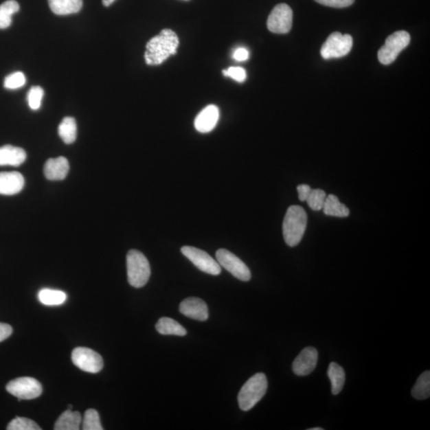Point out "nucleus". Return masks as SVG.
<instances>
[{"label": "nucleus", "mask_w": 430, "mask_h": 430, "mask_svg": "<svg viewBox=\"0 0 430 430\" xmlns=\"http://www.w3.org/2000/svg\"><path fill=\"white\" fill-rule=\"evenodd\" d=\"M179 44L177 34L172 30L163 29L147 43V51L144 53L145 61L148 65L162 64L171 55L177 54Z\"/></svg>", "instance_id": "f257e3e1"}, {"label": "nucleus", "mask_w": 430, "mask_h": 430, "mask_svg": "<svg viewBox=\"0 0 430 430\" xmlns=\"http://www.w3.org/2000/svg\"><path fill=\"white\" fill-rule=\"evenodd\" d=\"M308 223V215L302 207H289L283 222V236L288 246L294 247L301 242Z\"/></svg>", "instance_id": "f03ea898"}, {"label": "nucleus", "mask_w": 430, "mask_h": 430, "mask_svg": "<svg viewBox=\"0 0 430 430\" xmlns=\"http://www.w3.org/2000/svg\"><path fill=\"white\" fill-rule=\"evenodd\" d=\"M268 381L266 374H254L243 385L238 396L239 407L243 411H251L261 401L267 392Z\"/></svg>", "instance_id": "7ed1b4c3"}, {"label": "nucleus", "mask_w": 430, "mask_h": 430, "mask_svg": "<svg viewBox=\"0 0 430 430\" xmlns=\"http://www.w3.org/2000/svg\"><path fill=\"white\" fill-rule=\"evenodd\" d=\"M127 272L130 286L134 288L144 287L151 276L148 260L142 252L131 249L127 254Z\"/></svg>", "instance_id": "20e7f679"}, {"label": "nucleus", "mask_w": 430, "mask_h": 430, "mask_svg": "<svg viewBox=\"0 0 430 430\" xmlns=\"http://www.w3.org/2000/svg\"><path fill=\"white\" fill-rule=\"evenodd\" d=\"M411 43V36L405 31H399L391 34L380 48L378 53L379 62L383 65L392 64L396 60L398 54Z\"/></svg>", "instance_id": "39448f33"}, {"label": "nucleus", "mask_w": 430, "mask_h": 430, "mask_svg": "<svg viewBox=\"0 0 430 430\" xmlns=\"http://www.w3.org/2000/svg\"><path fill=\"white\" fill-rule=\"evenodd\" d=\"M352 45L353 39L350 34L332 33L322 46L321 56L327 60L346 56L352 51Z\"/></svg>", "instance_id": "423d86ee"}, {"label": "nucleus", "mask_w": 430, "mask_h": 430, "mask_svg": "<svg viewBox=\"0 0 430 430\" xmlns=\"http://www.w3.org/2000/svg\"><path fill=\"white\" fill-rule=\"evenodd\" d=\"M8 393L20 400H32L40 396L43 387L37 379L31 377H22L9 382L6 387Z\"/></svg>", "instance_id": "0eeeda50"}, {"label": "nucleus", "mask_w": 430, "mask_h": 430, "mask_svg": "<svg viewBox=\"0 0 430 430\" xmlns=\"http://www.w3.org/2000/svg\"><path fill=\"white\" fill-rule=\"evenodd\" d=\"M217 262L220 267L226 269L234 277L242 282L251 279V270L236 255L225 249H219L216 252Z\"/></svg>", "instance_id": "6e6552de"}, {"label": "nucleus", "mask_w": 430, "mask_h": 430, "mask_svg": "<svg viewBox=\"0 0 430 430\" xmlns=\"http://www.w3.org/2000/svg\"><path fill=\"white\" fill-rule=\"evenodd\" d=\"M293 10L286 3L273 9L267 20V27L274 34H287L293 26Z\"/></svg>", "instance_id": "1a4fd4ad"}, {"label": "nucleus", "mask_w": 430, "mask_h": 430, "mask_svg": "<svg viewBox=\"0 0 430 430\" xmlns=\"http://www.w3.org/2000/svg\"><path fill=\"white\" fill-rule=\"evenodd\" d=\"M181 252L201 271L217 276L221 273V267L217 261L202 249L193 247H183Z\"/></svg>", "instance_id": "9d476101"}, {"label": "nucleus", "mask_w": 430, "mask_h": 430, "mask_svg": "<svg viewBox=\"0 0 430 430\" xmlns=\"http://www.w3.org/2000/svg\"><path fill=\"white\" fill-rule=\"evenodd\" d=\"M72 361L80 370L89 373H98L104 367L102 357L87 348H75L72 352Z\"/></svg>", "instance_id": "9b49d317"}, {"label": "nucleus", "mask_w": 430, "mask_h": 430, "mask_svg": "<svg viewBox=\"0 0 430 430\" xmlns=\"http://www.w3.org/2000/svg\"><path fill=\"white\" fill-rule=\"evenodd\" d=\"M317 350L313 347L304 348L294 360L293 371L298 376H307L317 367Z\"/></svg>", "instance_id": "f8f14e48"}, {"label": "nucleus", "mask_w": 430, "mask_h": 430, "mask_svg": "<svg viewBox=\"0 0 430 430\" xmlns=\"http://www.w3.org/2000/svg\"><path fill=\"white\" fill-rule=\"evenodd\" d=\"M179 312L185 317L206 321L209 317L208 307L203 299L197 297H189L183 299L179 305Z\"/></svg>", "instance_id": "ddd939ff"}, {"label": "nucleus", "mask_w": 430, "mask_h": 430, "mask_svg": "<svg viewBox=\"0 0 430 430\" xmlns=\"http://www.w3.org/2000/svg\"><path fill=\"white\" fill-rule=\"evenodd\" d=\"M25 179L21 173L0 172V194L14 196L23 191Z\"/></svg>", "instance_id": "4468645a"}, {"label": "nucleus", "mask_w": 430, "mask_h": 430, "mask_svg": "<svg viewBox=\"0 0 430 430\" xmlns=\"http://www.w3.org/2000/svg\"><path fill=\"white\" fill-rule=\"evenodd\" d=\"M219 118V110L216 106L211 104L200 112L194 120V127L199 133L212 132L216 126Z\"/></svg>", "instance_id": "2eb2a0df"}, {"label": "nucleus", "mask_w": 430, "mask_h": 430, "mask_svg": "<svg viewBox=\"0 0 430 430\" xmlns=\"http://www.w3.org/2000/svg\"><path fill=\"white\" fill-rule=\"evenodd\" d=\"M43 171L45 177L52 181L63 180L69 171V161L63 157L49 159L44 165Z\"/></svg>", "instance_id": "dca6fc26"}, {"label": "nucleus", "mask_w": 430, "mask_h": 430, "mask_svg": "<svg viewBox=\"0 0 430 430\" xmlns=\"http://www.w3.org/2000/svg\"><path fill=\"white\" fill-rule=\"evenodd\" d=\"M26 159L27 153L21 148L12 145H4L0 148V166L19 167Z\"/></svg>", "instance_id": "f3484780"}, {"label": "nucleus", "mask_w": 430, "mask_h": 430, "mask_svg": "<svg viewBox=\"0 0 430 430\" xmlns=\"http://www.w3.org/2000/svg\"><path fill=\"white\" fill-rule=\"evenodd\" d=\"M52 11L58 16H67L81 11L83 0H48Z\"/></svg>", "instance_id": "a211bd4d"}, {"label": "nucleus", "mask_w": 430, "mask_h": 430, "mask_svg": "<svg viewBox=\"0 0 430 430\" xmlns=\"http://www.w3.org/2000/svg\"><path fill=\"white\" fill-rule=\"evenodd\" d=\"M82 423L81 414L67 409L58 418L54 424L55 430H78Z\"/></svg>", "instance_id": "6ab92c4d"}, {"label": "nucleus", "mask_w": 430, "mask_h": 430, "mask_svg": "<svg viewBox=\"0 0 430 430\" xmlns=\"http://www.w3.org/2000/svg\"><path fill=\"white\" fill-rule=\"evenodd\" d=\"M322 210L324 213L328 215V216L347 218L350 214L348 207L341 203L339 199L334 194H329L327 196Z\"/></svg>", "instance_id": "aec40b11"}, {"label": "nucleus", "mask_w": 430, "mask_h": 430, "mask_svg": "<svg viewBox=\"0 0 430 430\" xmlns=\"http://www.w3.org/2000/svg\"><path fill=\"white\" fill-rule=\"evenodd\" d=\"M156 328L159 334L173 335V336L184 337L187 335V330L174 319L168 317H162L159 319Z\"/></svg>", "instance_id": "412c9836"}, {"label": "nucleus", "mask_w": 430, "mask_h": 430, "mask_svg": "<svg viewBox=\"0 0 430 430\" xmlns=\"http://www.w3.org/2000/svg\"><path fill=\"white\" fill-rule=\"evenodd\" d=\"M328 376L331 381L332 393L337 395L342 392L345 383L343 368L337 363H331L328 370Z\"/></svg>", "instance_id": "4be33fe9"}, {"label": "nucleus", "mask_w": 430, "mask_h": 430, "mask_svg": "<svg viewBox=\"0 0 430 430\" xmlns=\"http://www.w3.org/2000/svg\"><path fill=\"white\" fill-rule=\"evenodd\" d=\"M77 133V123L73 117H65L63 122L60 123L58 135L65 144H71L76 141Z\"/></svg>", "instance_id": "5701e85b"}, {"label": "nucleus", "mask_w": 430, "mask_h": 430, "mask_svg": "<svg viewBox=\"0 0 430 430\" xmlns=\"http://www.w3.org/2000/svg\"><path fill=\"white\" fill-rule=\"evenodd\" d=\"M39 302L47 306L61 305L67 301V294L60 290L43 288L38 293Z\"/></svg>", "instance_id": "b1692460"}, {"label": "nucleus", "mask_w": 430, "mask_h": 430, "mask_svg": "<svg viewBox=\"0 0 430 430\" xmlns=\"http://www.w3.org/2000/svg\"><path fill=\"white\" fill-rule=\"evenodd\" d=\"M19 4L16 0H8L0 5V29L11 26L13 14L19 11Z\"/></svg>", "instance_id": "393cba45"}, {"label": "nucleus", "mask_w": 430, "mask_h": 430, "mask_svg": "<svg viewBox=\"0 0 430 430\" xmlns=\"http://www.w3.org/2000/svg\"><path fill=\"white\" fill-rule=\"evenodd\" d=\"M412 395L418 400L427 399L430 396V372H425L419 376L412 389Z\"/></svg>", "instance_id": "a878e982"}, {"label": "nucleus", "mask_w": 430, "mask_h": 430, "mask_svg": "<svg viewBox=\"0 0 430 430\" xmlns=\"http://www.w3.org/2000/svg\"><path fill=\"white\" fill-rule=\"evenodd\" d=\"M327 194L321 189H312L306 200L310 208L315 212L321 211Z\"/></svg>", "instance_id": "bb28decb"}, {"label": "nucleus", "mask_w": 430, "mask_h": 430, "mask_svg": "<svg viewBox=\"0 0 430 430\" xmlns=\"http://www.w3.org/2000/svg\"><path fill=\"white\" fill-rule=\"evenodd\" d=\"M84 430H102L101 421H100V416L96 409H89L84 413V417L83 420Z\"/></svg>", "instance_id": "cd10ccee"}, {"label": "nucleus", "mask_w": 430, "mask_h": 430, "mask_svg": "<svg viewBox=\"0 0 430 430\" xmlns=\"http://www.w3.org/2000/svg\"><path fill=\"white\" fill-rule=\"evenodd\" d=\"M8 430H41L38 425L32 419L17 417L8 424Z\"/></svg>", "instance_id": "c85d7f7f"}, {"label": "nucleus", "mask_w": 430, "mask_h": 430, "mask_svg": "<svg viewBox=\"0 0 430 430\" xmlns=\"http://www.w3.org/2000/svg\"><path fill=\"white\" fill-rule=\"evenodd\" d=\"M26 77L22 72H14L4 80V87L8 89H17L26 84Z\"/></svg>", "instance_id": "c756f323"}, {"label": "nucleus", "mask_w": 430, "mask_h": 430, "mask_svg": "<svg viewBox=\"0 0 430 430\" xmlns=\"http://www.w3.org/2000/svg\"><path fill=\"white\" fill-rule=\"evenodd\" d=\"M44 91L40 87H33L27 93V102L30 108L32 110H38L41 107Z\"/></svg>", "instance_id": "7c9ffc66"}, {"label": "nucleus", "mask_w": 430, "mask_h": 430, "mask_svg": "<svg viewBox=\"0 0 430 430\" xmlns=\"http://www.w3.org/2000/svg\"><path fill=\"white\" fill-rule=\"evenodd\" d=\"M223 73L225 77L231 78L235 80V81L240 83L246 81V79L247 78L246 69L239 67H229V69H226V71H223Z\"/></svg>", "instance_id": "2f4dec72"}, {"label": "nucleus", "mask_w": 430, "mask_h": 430, "mask_svg": "<svg viewBox=\"0 0 430 430\" xmlns=\"http://www.w3.org/2000/svg\"><path fill=\"white\" fill-rule=\"evenodd\" d=\"M315 1L326 7L344 8L351 6L354 0H315Z\"/></svg>", "instance_id": "473e14b6"}, {"label": "nucleus", "mask_w": 430, "mask_h": 430, "mask_svg": "<svg viewBox=\"0 0 430 430\" xmlns=\"http://www.w3.org/2000/svg\"><path fill=\"white\" fill-rule=\"evenodd\" d=\"M249 53L248 49L244 47H240L233 54V58L238 62L247 61L249 59Z\"/></svg>", "instance_id": "72a5a7b5"}, {"label": "nucleus", "mask_w": 430, "mask_h": 430, "mask_svg": "<svg viewBox=\"0 0 430 430\" xmlns=\"http://www.w3.org/2000/svg\"><path fill=\"white\" fill-rule=\"evenodd\" d=\"M12 332L13 329L11 325L0 323V343L11 337Z\"/></svg>", "instance_id": "f704fd0d"}, {"label": "nucleus", "mask_w": 430, "mask_h": 430, "mask_svg": "<svg viewBox=\"0 0 430 430\" xmlns=\"http://www.w3.org/2000/svg\"><path fill=\"white\" fill-rule=\"evenodd\" d=\"M312 188H310L309 185L307 184H302L299 185L297 187V192L299 194V199L301 201H306L310 192H311Z\"/></svg>", "instance_id": "c9c22d12"}, {"label": "nucleus", "mask_w": 430, "mask_h": 430, "mask_svg": "<svg viewBox=\"0 0 430 430\" xmlns=\"http://www.w3.org/2000/svg\"><path fill=\"white\" fill-rule=\"evenodd\" d=\"M114 1L115 0H102V3L104 7H109L113 3Z\"/></svg>", "instance_id": "e433bc0d"}, {"label": "nucleus", "mask_w": 430, "mask_h": 430, "mask_svg": "<svg viewBox=\"0 0 430 430\" xmlns=\"http://www.w3.org/2000/svg\"><path fill=\"white\" fill-rule=\"evenodd\" d=\"M323 429H322V428H319V427H317V428H313V429H309V430H323Z\"/></svg>", "instance_id": "4c0bfd02"}, {"label": "nucleus", "mask_w": 430, "mask_h": 430, "mask_svg": "<svg viewBox=\"0 0 430 430\" xmlns=\"http://www.w3.org/2000/svg\"><path fill=\"white\" fill-rule=\"evenodd\" d=\"M68 407H69V409H72L71 405H69V406Z\"/></svg>", "instance_id": "58836bf2"}, {"label": "nucleus", "mask_w": 430, "mask_h": 430, "mask_svg": "<svg viewBox=\"0 0 430 430\" xmlns=\"http://www.w3.org/2000/svg\"><path fill=\"white\" fill-rule=\"evenodd\" d=\"M183 1H189V0H183Z\"/></svg>", "instance_id": "ea45409f"}]
</instances>
